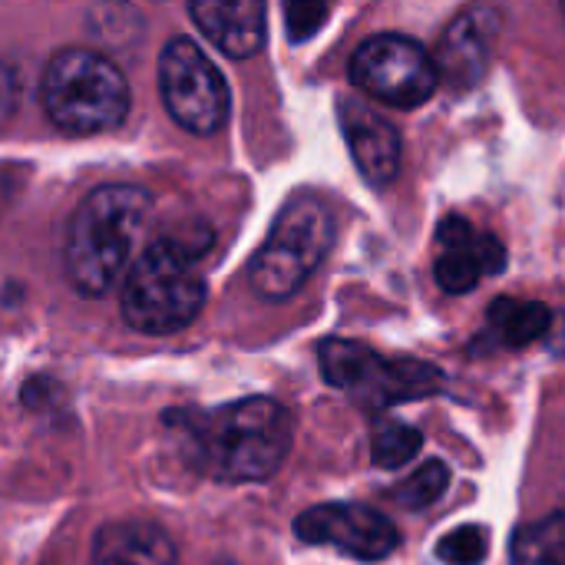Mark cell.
Returning <instances> with one entry per match:
<instances>
[{"instance_id":"2e32d148","label":"cell","mask_w":565,"mask_h":565,"mask_svg":"<svg viewBox=\"0 0 565 565\" xmlns=\"http://www.w3.org/2000/svg\"><path fill=\"white\" fill-rule=\"evenodd\" d=\"M513 565H565V510L526 523L516 533Z\"/></svg>"},{"instance_id":"8992f818","label":"cell","mask_w":565,"mask_h":565,"mask_svg":"<svg viewBox=\"0 0 565 565\" xmlns=\"http://www.w3.org/2000/svg\"><path fill=\"white\" fill-rule=\"evenodd\" d=\"M318 358H321V371L328 384L354 394L358 401L371 407L424 401L444 387L440 367L424 364V361H407V358L391 361L358 341H341V338L324 341Z\"/></svg>"},{"instance_id":"277c9868","label":"cell","mask_w":565,"mask_h":565,"mask_svg":"<svg viewBox=\"0 0 565 565\" xmlns=\"http://www.w3.org/2000/svg\"><path fill=\"white\" fill-rule=\"evenodd\" d=\"M46 116L66 132H106L129 113L122 70L93 50H60L40 83Z\"/></svg>"},{"instance_id":"d6986e66","label":"cell","mask_w":565,"mask_h":565,"mask_svg":"<svg viewBox=\"0 0 565 565\" xmlns=\"http://www.w3.org/2000/svg\"><path fill=\"white\" fill-rule=\"evenodd\" d=\"M490 553V540L480 526H457L437 543V559L444 565H480Z\"/></svg>"},{"instance_id":"30bf717a","label":"cell","mask_w":565,"mask_h":565,"mask_svg":"<svg viewBox=\"0 0 565 565\" xmlns=\"http://www.w3.org/2000/svg\"><path fill=\"white\" fill-rule=\"evenodd\" d=\"M500 33V10L490 7H473L460 13L450 30L444 33L440 53H437V73L447 79L454 89H470L483 79L493 43Z\"/></svg>"},{"instance_id":"6da1fadb","label":"cell","mask_w":565,"mask_h":565,"mask_svg":"<svg viewBox=\"0 0 565 565\" xmlns=\"http://www.w3.org/2000/svg\"><path fill=\"white\" fill-rule=\"evenodd\" d=\"M185 434L205 473L222 483H262L291 450V417L271 397H245L185 417Z\"/></svg>"},{"instance_id":"ac0fdd59","label":"cell","mask_w":565,"mask_h":565,"mask_svg":"<svg viewBox=\"0 0 565 565\" xmlns=\"http://www.w3.org/2000/svg\"><path fill=\"white\" fill-rule=\"evenodd\" d=\"M450 487V470L440 460L424 463L414 477H407L404 483L394 487V500L407 510H427L430 503H437Z\"/></svg>"},{"instance_id":"5b68a950","label":"cell","mask_w":565,"mask_h":565,"mask_svg":"<svg viewBox=\"0 0 565 565\" xmlns=\"http://www.w3.org/2000/svg\"><path fill=\"white\" fill-rule=\"evenodd\" d=\"M334 245V215L315 195L291 199L271 225L268 242L252 258V288L268 301L291 298Z\"/></svg>"},{"instance_id":"e0dca14e","label":"cell","mask_w":565,"mask_h":565,"mask_svg":"<svg viewBox=\"0 0 565 565\" xmlns=\"http://www.w3.org/2000/svg\"><path fill=\"white\" fill-rule=\"evenodd\" d=\"M424 447V434L404 420H381L371 434V457L384 470H401Z\"/></svg>"},{"instance_id":"7c38bea8","label":"cell","mask_w":565,"mask_h":565,"mask_svg":"<svg viewBox=\"0 0 565 565\" xmlns=\"http://www.w3.org/2000/svg\"><path fill=\"white\" fill-rule=\"evenodd\" d=\"M189 13L202 33L235 60H248L265 46V7L258 0H195Z\"/></svg>"},{"instance_id":"ffe728a7","label":"cell","mask_w":565,"mask_h":565,"mask_svg":"<svg viewBox=\"0 0 565 565\" xmlns=\"http://www.w3.org/2000/svg\"><path fill=\"white\" fill-rule=\"evenodd\" d=\"M328 3H315V0H295V3H288L285 7V20H288V36L295 40V43H305V40H311L318 30H321V23L328 20Z\"/></svg>"},{"instance_id":"5bb4252c","label":"cell","mask_w":565,"mask_h":565,"mask_svg":"<svg viewBox=\"0 0 565 565\" xmlns=\"http://www.w3.org/2000/svg\"><path fill=\"white\" fill-rule=\"evenodd\" d=\"M507 265V252L503 245L493 238V235H483L477 232L470 242L457 245V248H447L440 252L437 265H434V275H437V285L450 295H467L480 285V278L487 275H500Z\"/></svg>"},{"instance_id":"44dd1931","label":"cell","mask_w":565,"mask_h":565,"mask_svg":"<svg viewBox=\"0 0 565 565\" xmlns=\"http://www.w3.org/2000/svg\"><path fill=\"white\" fill-rule=\"evenodd\" d=\"M215 565H235V563H228V559H222V563H215Z\"/></svg>"},{"instance_id":"52a82bcc","label":"cell","mask_w":565,"mask_h":565,"mask_svg":"<svg viewBox=\"0 0 565 565\" xmlns=\"http://www.w3.org/2000/svg\"><path fill=\"white\" fill-rule=\"evenodd\" d=\"M159 89L169 116L195 136H212L228 119V83L189 36L166 43L159 56Z\"/></svg>"},{"instance_id":"8fae6325","label":"cell","mask_w":565,"mask_h":565,"mask_svg":"<svg viewBox=\"0 0 565 565\" xmlns=\"http://www.w3.org/2000/svg\"><path fill=\"white\" fill-rule=\"evenodd\" d=\"M341 129L348 149L371 185H391L401 172V136L397 129L358 99H341Z\"/></svg>"},{"instance_id":"ba28073f","label":"cell","mask_w":565,"mask_h":565,"mask_svg":"<svg viewBox=\"0 0 565 565\" xmlns=\"http://www.w3.org/2000/svg\"><path fill=\"white\" fill-rule=\"evenodd\" d=\"M351 79L384 106L417 109L434 96L440 73L424 43L401 33H377L354 50Z\"/></svg>"},{"instance_id":"4fadbf2b","label":"cell","mask_w":565,"mask_h":565,"mask_svg":"<svg viewBox=\"0 0 565 565\" xmlns=\"http://www.w3.org/2000/svg\"><path fill=\"white\" fill-rule=\"evenodd\" d=\"M93 565H179L172 540L139 520L106 523L93 543Z\"/></svg>"},{"instance_id":"9a60e30c","label":"cell","mask_w":565,"mask_h":565,"mask_svg":"<svg viewBox=\"0 0 565 565\" xmlns=\"http://www.w3.org/2000/svg\"><path fill=\"white\" fill-rule=\"evenodd\" d=\"M490 324L497 328V334H500L503 344L526 348V344L540 341L550 331L553 315L540 301H510V298H500L490 308Z\"/></svg>"},{"instance_id":"7a4b0ae2","label":"cell","mask_w":565,"mask_h":565,"mask_svg":"<svg viewBox=\"0 0 565 565\" xmlns=\"http://www.w3.org/2000/svg\"><path fill=\"white\" fill-rule=\"evenodd\" d=\"M152 215V195L139 185H99L73 212L66 275L86 298L106 295L126 271Z\"/></svg>"},{"instance_id":"7402d4cb","label":"cell","mask_w":565,"mask_h":565,"mask_svg":"<svg viewBox=\"0 0 565 565\" xmlns=\"http://www.w3.org/2000/svg\"><path fill=\"white\" fill-rule=\"evenodd\" d=\"M563 13H565V7H563Z\"/></svg>"},{"instance_id":"3957f363","label":"cell","mask_w":565,"mask_h":565,"mask_svg":"<svg viewBox=\"0 0 565 565\" xmlns=\"http://www.w3.org/2000/svg\"><path fill=\"white\" fill-rule=\"evenodd\" d=\"M199 248L182 238L152 242L129 268L119 308L142 334H172L195 321L205 305V278L195 268Z\"/></svg>"},{"instance_id":"9c48e42d","label":"cell","mask_w":565,"mask_h":565,"mask_svg":"<svg viewBox=\"0 0 565 565\" xmlns=\"http://www.w3.org/2000/svg\"><path fill=\"white\" fill-rule=\"evenodd\" d=\"M295 530L305 543L334 546V550H341L354 559H367V563L387 559L401 546L394 523L384 513L361 507V503L315 507V510L298 516Z\"/></svg>"}]
</instances>
